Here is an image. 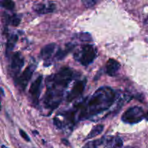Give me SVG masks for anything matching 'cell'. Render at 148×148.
<instances>
[{"label":"cell","mask_w":148,"mask_h":148,"mask_svg":"<svg viewBox=\"0 0 148 148\" xmlns=\"http://www.w3.org/2000/svg\"><path fill=\"white\" fill-rule=\"evenodd\" d=\"M115 90L109 87H101L97 90L88 102L82 106L79 119H86L107 111L116 101Z\"/></svg>","instance_id":"cell-1"},{"label":"cell","mask_w":148,"mask_h":148,"mask_svg":"<svg viewBox=\"0 0 148 148\" xmlns=\"http://www.w3.org/2000/svg\"><path fill=\"white\" fill-rule=\"evenodd\" d=\"M73 79V71L69 67L62 68L56 74L48 77L46 80L47 87H54L62 90L67 87Z\"/></svg>","instance_id":"cell-2"},{"label":"cell","mask_w":148,"mask_h":148,"mask_svg":"<svg viewBox=\"0 0 148 148\" xmlns=\"http://www.w3.org/2000/svg\"><path fill=\"white\" fill-rule=\"evenodd\" d=\"M62 90L54 87H47V90L43 99V105L49 109H55L62 101Z\"/></svg>","instance_id":"cell-3"},{"label":"cell","mask_w":148,"mask_h":148,"mask_svg":"<svg viewBox=\"0 0 148 148\" xmlns=\"http://www.w3.org/2000/svg\"><path fill=\"white\" fill-rule=\"evenodd\" d=\"M96 52L92 45H85L75 55V59L83 66H88L95 59Z\"/></svg>","instance_id":"cell-4"},{"label":"cell","mask_w":148,"mask_h":148,"mask_svg":"<svg viewBox=\"0 0 148 148\" xmlns=\"http://www.w3.org/2000/svg\"><path fill=\"white\" fill-rule=\"evenodd\" d=\"M144 118H145V114L143 108L139 106H133L123 114L121 120L127 124H134L141 121Z\"/></svg>","instance_id":"cell-5"},{"label":"cell","mask_w":148,"mask_h":148,"mask_svg":"<svg viewBox=\"0 0 148 148\" xmlns=\"http://www.w3.org/2000/svg\"><path fill=\"white\" fill-rule=\"evenodd\" d=\"M97 148H121L123 146V141L120 137L108 136L96 140Z\"/></svg>","instance_id":"cell-6"},{"label":"cell","mask_w":148,"mask_h":148,"mask_svg":"<svg viewBox=\"0 0 148 148\" xmlns=\"http://www.w3.org/2000/svg\"><path fill=\"white\" fill-rule=\"evenodd\" d=\"M25 59L23 55L20 52L14 53L11 58V62L10 64V74L12 77H17L20 72L21 71L23 65H24Z\"/></svg>","instance_id":"cell-7"},{"label":"cell","mask_w":148,"mask_h":148,"mask_svg":"<svg viewBox=\"0 0 148 148\" xmlns=\"http://www.w3.org/2000/svg\"><path fill=\"white\" fill-rule=\"evenodd\" d=\"M35 69H36V66L34 64L29 65L20 76L15 78L16 85L24 90L33 76Z\"/></svg>","instance_id":"cell-8"},{"label":"cell","mask_w":148,"mask_h":148,"mask_svg":"<svg viewBox=\"0 0 148 148\" xmlns=\"http://www.w3.org/2000/svg\"><path fill=\"white\" fill-rule=\"evenodd\" d=\"M42 79H43V77L41 75L38 77L31 84L30 90H29V93L31 97L32 101L36 106L38 105L39 102V97H40V90H41Z\"/></svg>","instance_id":"cell-9"},{"label":"cell","mask_w":148,"mask_h":148,"mask_svg":"<svg viewBox=\"0 0 148 148\" xmlns=\"http://www.w3.org/2000/svg\"><path fill=\"white\" fill-rule=\"evenodd\" d=\"M85 85H86V79L83 80H79L76 82V83L74 85L71 90L69 91V94L66 96V101L68 102L74 101L75 99L77 98L78 97L80 96L85 90Z\"/></svg>","instance_id":"cell-10"},{"label":"cell","mask_w":148,"mask_h":148,"mask_svg":"<svg viewBox=\"0 0 148 148\" xmlns=\"http://www.w3.org/2000/svg\"><path fill=\"white\" fill-rule=\"evenodd\" d=\"M33 10L38 14H46L52 12L55 10V4L51 1L39 2L33 5Z\"/></svg>","instance_id":"cell-11"},{"label":"cell","mask_w":148,"mask_h":148,"mask_svg":"<svg viewBox=\"0 0 148 148\" xmlns=\"http://www.w3.org/2000/svg\"><path fill=\"white\" fill-rule=\"evenodd\" d=\"M120 66H121L120 64L117 61H116L115 59H108L106 63V73L111 77L116 76L119 71Z\"/></svg>","instance_id":"cell-12"},{"label":"cell","mask_w":148,"mask_h":148,"mask_svg":"<svg viewBox=\"0 0 148 148\" xmlns=\"http://www.w3.org/2000/svg\"><path fill=\"white\" fill-rule=\"evenodd\" d=\"M56 44L55 43H49V44L46 45L44 47L42 48L40 50V56L43 59H49L52 56L53 53L56 49Z\"/></svg>","instance_id":"cell-13"},{"label":"cell","mask_w":148,"mask_h":148,"mask_svg":"<svg viewBox=\"0 0 148 148\" xmlns=\"http://www.w3.org/2000/svg\"><path fill=\"white\" fill-rule=\"evenodd\" d=\"M17 39H18V37H17V35L14 34L11 35L7 39V44H6V53L7 54L13 50L17 41Z\"/></svg>","instance_id":"cell-14"},{"label":"cell","mask_w":148,"mask_h":148,"mask_svg":"<svg viewBox=\"0 0 148 148\" xmlns=\"http://www.w3.org/2000/svg\"><path fill=\"white\" fill-rule=\"evenodd\" d=\"M104 129V126L102 125V124H98V125L95 126V127H93L92 130L90 131V132L89 133L88 136H87L86 139H92L93 137H96L98 134H101L103 132Z\"/></svg>","instance_id":"cell-15"},{"label":"cell","mask_w":148,"mask_h":148,"mask_svg":"<svg viewBox=\"0 0 148 148\" xmlns=\"http://www.w3.org/2000/svg\"><path fill=\"white\" fill-rule=\"evenodd\" d=\"M72 48H73V46L69 44V46H66V49L65 50H59L55 55V58L58 60H61V59H64V57H65L66 54L72 50Z\"/></svg>","instance_id":"cell-16"},{"label":"cell","mask_w":148,"mask_h":148,"mask_svg":"<svg viewBox=\"0 0 148 148\" xmlns=\"http://www.w3.org/2000/svg\"><path fill=\"white\" fill-rule=\"evenodd\" d=\"M75 36H76L78 39L82 40V41H91V40H92V37H91V36L89 33H79V34L75 35Z\"/></svg>","instance_id":"cell-17"},{"label":"cell","mask_w":148,"mask_h":148,"mask_svg":"<svg viewBox=\"0 0 148 148\" xmlns=\"http://www.w3.org/2000/svg\"><path fill=\"white\" fill-rule=\"evenodd\" d=\"M1 6L7 10H12L14 7V3L12 1H3L1 2Z\"/></svg>","instance_id":"cell-18"},{"label":"cell","mask_w":148,"mask_h":148,"mask_svg":"<svg viewBox=\"0 0 148 148\" xmlns=\"http://www.w3.org/2000/svg\"><path fill=\"white\" fill-rule=\"evenodd\" d=\"M10 23L12 25L17 26L20 23V18L17 15L12 16L10 18Z\"/></svg>","instance_id":"cell-19"},{"label":"cell","mask_w":148,"mask_h":148,"mask_svg":"<svg viewBox=\"0 0 148 148\" xmlns=\"http://www.w3.org/2000/svg\"><path fill=\"white\" fill-rule=\"evenodd\" d=\"M53 124L58 129H62V127H63V124H62V121L59 119H58L57 118L53 119Z\"/></svg>","instance_id":"cell-20"},{"label":"cell","mask_w":148,"mask_h":148,"mask_svg":"<svg viewBox=\"0 0 148 148\" xmlns=\"http://www.w3.org/2000/svg\"><path fill=\"white\" fill-rule=\"evenodd\" d=\"M82 3H83L84 5L86 7H91L94 6V4L96 3V1H91V0H85V1H82Z\"/></svg>","instance_id":"cell-21"},{"label":"cell","mask_w":148,"mask_h":148,"mask_svg":"<svg viewBox=\"0 0 148 148\" xmlns=\"http://www.w3.org/2000/svg\"><path fill=\"white\" fill-rule=\"evenodd\" d=\"M20 136H21V137H23L25 140V141H27V142L30 141V137H28V135L26 134L25 132V131H23V130H20Z\"/></svg>","instance_id":"cell-22"},{"label":"cell","mask_w":148,"mask_h":148,"mask_svg":"<svg viewBox=\"0 0 148 148\" xmlns=\"http://www.w3.org/2000/svg\"><path fill=\"white\" fill-rule=\"evenodd\" d=\"M145 119L148 120V112L147 113V114H145Z\"/></svg>","instance_id":"cell-23"},{"label":"cell","mask_w":148,"mask_h":148,"mask_svg":"<svg viewBox=\"0 0 148 148\" xmlns=\"http://www.w3.org/2000/svg\"><path fill=\"white\" fill-rule=\"evenodd\" d=\"M1 148H8V147H5V146H4V145H3L2 147H1Z\"/></svg>","instance_id":"cell-24"}]
</instances>
